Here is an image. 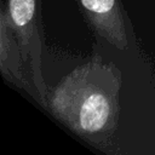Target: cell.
I'll return each instance as SVG.
<instances>
[{
    "instance_id": "cell-1",
    "label": "cell",
    "mask_w": 155,
    "mask_h": 155,
    "mask_svg": "<svg viewBox=\"0 0 155 155\" xmlns=\"http://www.w3.org/2000/svg\"><path fill=\"white\" fill-rule=\"evenodd\" d=\"M120 71L101 59L78 67L50 97V110L80 137L107 145L119 119Z\"/></svg>"
},
{
    "instance_id": "cell-2",
    "label": "cell",
    "mask_w": 155,
    "mask_h": 155,
    "mask_svg": "<svg viewBox=\"0 0 155 155\" xmlns=\"http://www.w3.org/2000/svg\"><path fill=\"white\" fill-rule=\"evenodd\" d=\"M8 21L19 45L24 64L33 85L39 93V102L50 108L48 88L42 75V22L40 0H7Z\"/></svg>"
},
{
    "instance_id": "cell-3",
    "label": "cell",
    "mask_w": 155,
    "mask_h": 155,
    "mask_svg": "<svg viewBox=\"0 0 155 155\" xmlns=\"http://www.w3.org/2000/svg\"><path fill=\"white\" fill-rule=\"evenodd\" d=\"M96 34L113 46L128 47L126 18L120 0H79Z\"/></svg>"
},
{
    "instance_id": "cell-4",
    "label": "cell",
    "mask_w": 155,
    "mask_h": 155,
    "mask_svg": "<svg viewBox=\"0 0 155 155\" xmlns=\"http://www.w3.org/2000/svg\"><path fill=\"white\" fill-rule=\"evenodd\" d=\"M0 31H1V56H0V68L2 76L16 84L18 87L27 90L30 92L38 101L39 94L35 92L28 80L24 76L23 73V56L19 48V45L17 42V39L15 36L13 29L8 21V13L5 11V8H1V16H0Z\"/></svg>"
}]
</instances>
